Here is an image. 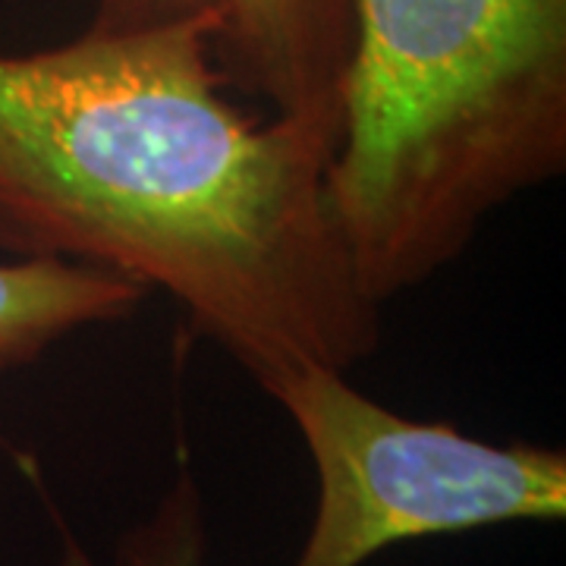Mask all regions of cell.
Listing matches in <instances>:
<instances>
[{"label":"cell","mask_w":566,"mask_h":566,"mask_svg":"<svg viewBox=\"0 0 566 566\" xmlns=\"http://www.w3.org/2000/svg\"><path fill=\"white\" fill-rule=\"evenodd\" d=\"M205 20L0 54V252L167 293L264 394L381 344L334 218L340 136L230 98Z\"/></svg>","instance_id":"cell-1"},{"label":"cell","mask_w":566,"mask_h":566,"mask_svg":"<svg viewBox=\"0 0 566 566\" xmlns=\"http://www.w3.org/2000/svg\"><path fill=\"white\" fill-rule=\"evenodd\" d=\"M564 170L566 0H356L327 189L371 303L438 277Z\"/></svg>","instance_id":"cell-2"},{"label":"cell","mask_w":566,"mask_h":566,"mask_svg":"<svg viewBox=\"0 0 566 566\" xmlns=\"http://www.w3.org/2000/svg\"><path fill=\"white\" fill-rule=\"evenodd\" d=\"M318 475L312 528L290 566H365L387 547L566 516V453L494 444L453 422H419L308 365L268 390Z\"/></svg>","instance_id":"cell-3"},{"label":"cell","mask_w":566,"mask_h":566,"mask_svg":"<svg viewBox=\"0 0 566 566\" xmlns=\"http://www.w3.org/2000/svg\"><path fill=\"white\" fill-rule=\"evenodd\" d=\"M205 20L230 92L268 114L344 136L356 0H95V29H158Z\"/></svg>","instance_id":"cell-4"},{"label":"cell","mask_w":566,"mask_h":566,"mask_svg":"<svg viewBox=\"0 0 566 566\" xmlns=\"http://www.w3.org/2000/svg\"><path fill=\"white\" fill-rule=\"evenodd\" d=\"M148 300L139 283L57 259L0 262V371L39 363L63 337L117 324Z\"/></svg>","instance_id":"cell-5"},{"label":"cell","mask_w":566,"mask_h":566,"mask_svg":"<svg viewBox=\"0 0 566 566\" xmlns=\"http://www.w3.org/2000/svg\"><path fill=\"white\" fill-rule=\"evenodd\" d=\"M61 566H95L73 538ZM111 566H208V516L202 488L182 460L155 510L120 538Z\"/></svg>","instance_id":"cell-6"}]
</instances>
